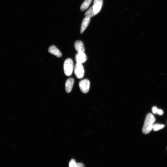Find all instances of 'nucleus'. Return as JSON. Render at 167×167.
I'll return each instance as SVG.
<instances>
[{"label": "nucleus", "instance_id": "nucleus-1", "mask_svg": "<svg viewBox=\"0 0 167 167\" xmlns=\"http://www.w3.org/2000/svg\"><path fill=\"white\" fill-rule=\"evenodd\" d=\"M155 121L156 119L151 113H149L147 115L142 130L143 134L146 135L151 132Z\"/></svg>", "mask_w": 167, "mask_h": 167}, {"label": "nucleus", "instance_id": "nucleus-2", "mask_svg": "<svg viewBox=\"0 0 167 167\" xmlns=\"http://www.w3.org/2000/svg\"><path fill=\"white\" fill-rule=\"evenodd\" d=\"M64 72L66 76H70L72 74L74 69V64L72 60L70 58L66 59L64 65Z\"/></svg>", "mask_w": 167, "mask_h": 167}, {"label": "nucleus", "instance_id": "nucleus-3", "mask_svg": "<svg viewBox=\"0 0 167 167\" xmlns=\"http://www.w3.org/2000/svg\"><path fill=\"white\" fill-rule=\"evenodd\" d=\"M74 72L75 75L77 78H82L85 74L84 69L82 64L77 63L75 66Z\"/></svg>", "mask_w": 167, "mask_h": 167}, {"label": "nucleus", "instance_id": "nucleus-4", "mask_svg": "<svg viewBox=\"0 0 167 167\" xmlns=\"http://www.w3.org/2000/svg\"><path fill=\"white\" fill-rule=\"evenodd\" d=\"M90 86L89 80L87 79H84L80 81L79 83V86L82 92L86 94L89 92Z\"/></svg>", "mask_w": 167, "mask_h": 167}, {"label": "nucleus", "instance_id": "nucleus-5", "mask_svg": "<svg viewBox=\"0 0 167 167\" xmlns=\"http://www.w3.org/2000/svg\"><path fill=\"white\" fill-rule=\"evenodd\" d=\"M87 57L84 53H78L76 55L75 60L77 63L82 64L87 60Z\"/></svg>", "mask_w": 167, "mask_h": 167}, {"label": "nucleus", "instance_id": "nucleus-6", "mask_svg": "<svg viewBox=\"0 0 167 167\" xmlns=\"http://www.w3.org/2000/svg\"><path fill=\"white\" fill-rule=\"evenodd\" d=\"M102 0H95L93 6L94 11L96 14H98L102 8Z\"/></svg>", "mask_w": 167, "mask_h": 167}, {"label": "nucleus", "instance_id": "nucleus-7", "mask_svg": "<svg viewBox=\"0 0 167 167\" xmlns=\"http://www.w3.org/2000/svg\"><path fill=\"white\" fill-rule=\"evenodd\" d=\"M74 47L78 53H84L85 48L83 43L80 41H77L75 43Z\"/></svg>", "mask_w": 167, "mask_h": 167}, {"label": "nucleus", "instance_id": "nucleus-8", "mask_svg": "<svg viewBox=\"0 0 167 167\" xmlns=\"http://www.w3.org/2000/svg\"><path fill=\"white\" fill-rule=\"evenodd\" d=\"M49 52L54 55L57 57L60 58L62 56V54L59 50L55 45H51L48 49Z\"/></svg>", "mask_w": 167, "mask_h": 167}, {"label": "nucleus", "instance_id": "nucleus-9", "mask_svg": "<svg viewBox=\"0 0 167 167\" xmlns=\"http://www.w3.org/2000/svg\"><path fill=\"white\" fill-rule=\"evenodd\" d=\"M74 82L73 78H70L67 80L65 83V90L67 93H70L71 91Z\"/></svg>", "mask_w": 167, "mask_h": 167}, {"label": "nucleus", "instance_id": "nucleus-10", "mask_svg": "<svg viewBox=\"0 0 167 167\" xmlns=\"http://www.w3.org/2000/svg\"><path fill=\"white\" fill-rule=\"evenodd\" d=\"M90 20V18L87 17H85V18L83 19L81 25L80 33H82L84 32L86 28L88 26Z\"/></svg>", "mask_w": 167, "mask_h": 167}, {"label": "nucleus", "instance_id": "nucleus-11", "mask_svg": "<svg viewBox=\"0 0 167 167\" xmlns=\"http://www.w3.org/2000/svg\"><path fill=\"white\" fill-rule=\"evenodd\" d=\"M92 0H85L80 7V10L83 11L87 9L89 6Z\"/></svg>", "mask_w": 167, "mask_h": 167}, {"label": "nucleus", "instance_id": "nucleus-12", "mask_svg": "<svg viewBox=\"0 0 167 167\" xmlns=\"http://www.w3.org/2000/svg\"><path fill=\"white\" fill-rule=\"evenodd\" d=\"M96 15L93 10V7H92L85 13V17L91 18Z\"/></svg>", "mask_w": 167, "mask_h": 167}, {"label": "nucleus", "instance_id": "nucleus-13", "mask_svg": "<svg viewBox=\"0 0 167 167\" xmlns=\"http://www.w3.org/2000/svg\"><path fill=\"white\" fill-rule=\"evenodd\" d=\"M165 126L163 124H153L152 130L155 131H158L162 129L165 127Z\"/></svg>", "mask_w": 167, "mask_h": 167}, {"label": "nucleus", "instance_id": "nucleus-14", "mask_svg": "<svg viewBox=\"0 0 167 167\" xmlns=\"http://www.w3.org/2000/svg\"><path fill=\"white\" fill-rule=\"evenodd\" d=\"M77 163L76 161L74 159H72L69 163V166L70 167H76Z\"/></svg>", "mask_w": 167, "mask_h": 167}, {"label": "nucleus", "instance_id": "nucleus-15", "mask_svg": "<svg viewBox=\"0 0 167 167\" xmlns=\"http://www.w3.org/2000/svg\"><path fill=\"white\" fill-rule=\"evenodd\" d=\"M158 109L156 107H153L152 108V112L153 114H157Z\"/></svg>", "mask_w": 167, "mask_h": 167}, {"label": "nucleus", "instance_id": "nucleus-16", "mask_svg": "<svg viewBox=\"0 0 167 167\" xmlns=\"http://www.w3.org/2000/svg\"><path fill=\"white\" fill-rule=\"evenodd\" d=\"M164 112L163 111L160 109H158L157 114L159 116H162Z\"/></svg>", "mask_w": 167, "mask_h": 167}, {"label": "nucleus", "instance_id": "nucleus-17", "mask_svg": "<svg viewBox=\"0 0 167 167\" xmlns=\"http://www.w3.org/2000/svg\"><path fill=\"white\" fill-rule=\"evenodd\" d=\"M84 166H85V165L82 163H77L76 167H83Z\"/></svg>", "mask_w": 167, "mask_h": 167}, {"label": "nucleus", "instance_id": "nucleus-18", "mask_svg": "<svg viewBox=\"0 0 167 167\" xmlns=\"http://www.w3.org/2000/svg\"></svg>", "mask_w": 167, "mask_h": 167}]
</instances>
